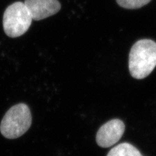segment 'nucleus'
Returning a JSON list of instances; mask_svg holds the SVG:
<instances>
[{
	"mask_svg": "<svg viewBox=\"0 0 156 156\" xmlns=\"http://www.w3.org/2000/svg\"><path fill=\"white\" fill-rule=\"evenodd\" d=\"M32 116L29 107L18 104L10 109L3 116L0 131L5 138L13 139L23 135L29 129Z\"/></svg>",
	"mask_w": 156,
	"mask_h": 156,
	"instance_id": "f03ea898",
	"label": "nucleus"
},
{
	"mask_svg": "<svg viewBox=\"0 0 156 156\" xmlns=\"http://www.w3.org/2000/svg\"><path fill=\"white\" fill-rule=\"evenodd\" d=\"M151 1L152 0H116V2L123 8L135 9L146 5Z\"/></svg>",
	"mask_w": 156,
	"mask_h": 156,
	"instance_id": "0eeeda50",
	"label": "nucleus"
},
{
	"mask_svg": "<svg viewBox=\"0 0 156 156\" xmlns=\"http://www.w3.org/2000/svg\"><path fill=\"white\" fill-rule=\"evenodd\" d=\"M156 66V42L142 39L135 42L129 55V70L133 77L142 80L149 76Z\"/></svg>",
	"mask_w": 156,
	"mask_h": 156,
	"instance_id": "f257e3e1",
	"label": "nucleus"
},
{
	"mask_svg": "<svg viewBox=\"0 0 156 156\" xmlns=\"http://www.w3.org/2000/svg\"><path fill=\"white\" fill-rule=\"evenodd\" d=\"M24 3L33 20L37 21L54 15L61 7L58 0H25Z\"/></svg>",
	"mask_w": 156,
	"mask_h": 156,
	"instance_id": "39448f33",
	"label": "nucleus"
},
{
	"mask_svg": "<svg viewBox=\"0 0 156 156\" xmlns=\"http://www.w3.org/2000/svg\"><path fill=\"white\" fill-rule=\"evenodd\" d=\"M32 20V16L25 3L15 2L9 5L4 12V31L9 37H20L27 31Z\"/></svg>",
	"mask_w": 156,
	"mask_h": 156,
	"instance_id": "7ed1b4c3",
	"label": "nucleus"
},
{
	"mask_svg": "<svg viewBox=\"0 0 156 156\" xmlns=\"http://www.w3.org/2000/svg\"><path fill=\"white\" fill-rule=\"evenodd\" d=\"M125 131V125L121 120L113 119L104 124L98 131L96 143L102 148H109L121 139Z\"/></svg>",
	"mask_w": 156,
	"mask_h": 156,
	"instance_id": "20e7f679",
	"label": "nucleus"
},
{
	"mask_svg": "<svg viewBox=\"0 0 156 156\" xmlns=\"http://www.w3.org/2000/svg\"><path fill=\"white\" fill-rule=\"evenodd\" d=\"M107 156H143V155L132 144L123 143L112 148Z\"/></svg>",
	"mask_w": 156,
	"mask_h": 156,
	"instance_id": "423d86ee",
	"label": "nucleus"
}]
</instances>
